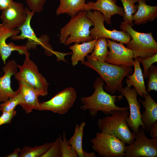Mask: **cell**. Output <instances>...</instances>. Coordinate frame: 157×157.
Here are the masks:
<instances>
[{"label":"cell","mask_w":157,"mask_h":157,"mask_svg":"<svg viewBox=\"0 0 157 157\" xmlns=\"http://www.w3.org/2000/svg\"><path fill=\"white\" fill-rule=\"evenodd\" d=\"M21 150V149L20 148H17L14 149L12 153L7 155L6 156L7 157H19Z\"/></svg>","instance_id":"37"},{"label":"cell","mask_w":157,"mask_h":157,"mask_svg":"<svg viewBox=\"0 0 157 157\" xmlns=\"http://www.w3.org/2000/svg\"><path fill=\"white\" fill-rule=\"evenodd\" d=\"M86 124L84 121L81 122L80 125L76 124L74 134L68 140L69 144L75 150L79 157H83L84 150L82 147V140Z\"/></svg>","instance_id":"24"},{"label":"cell","mask_w":157,"mask_h":157,"mask_svg":"<svg viewBox=\"0 0 157 157\" xmlns=\"http://www.w3.org/2000/svg\"><path fill=\"white\" fill-rule=\"evenodd\" d=\"M106 40L109 51L106 62L116 65L133 66L134 57L131 49L125 47L122 43H118L109 39Z\"/></svg>","instance_id":"11"},{"label":"cell","mask_w":157,"mask_h":157,"mask_svg":"<svg viewBox=\"0 0 157 157\" xmlns=\"http://www.w3.org/2000/svg\"><path fill=\"white\" fill-rule=\"evenodd\" d=\"M87 12H79L60 29L59 40L61 44L68 45L73 43H82L93 40L90 30L94 23L87 16Z\"/></svg>","instance_id":"3"},{"label":"cell","mask_w":157,"mask_h":157,"mask_svg":"<svg viewBox=\"0 0 157 157\" xmlns=\"http://www.w3.org/2000/svg\"><path fill=\"white\" fill-rule=\"evenodd\" d=\"M62 157H78L75 150L69 144L66 137V133L63 134L62 138L59 135Z\"/></svg>","instance_id":"28"},{"label":"cell","mask_w":157,"mask_h":157,"mask_svg":"<svg viewBox=\"0 0 157 157\" xmlns=\"http://www.w3.org/2000/svg\"><path fill=\"white\" fill-rule=\"evenodd\" d=\"M87 15L94 23L93 28L90 30V36L93 40L103 38L110 39L126 44L131 40L130 35L124 31L115 29L111 31L106 29L104 24L105 17L100 12L90 10L87 12Z\"/></svg>","instance_id":"8"},{"label":"cell","mask_w":157,"mask_h":157,"mask_svg":"<svg viewBox=\"0 0 157 157\" xmlns=\"http://www.w3.org/2000/svg\"><path fill=\"white\" fill-rule=\"evenodd\" d=\"M1 57V55H0V58ZM2 74V73H0V76H1V75Z\"/></svg>","instance_id":"39"},{"label":"cell","mask_w":157,"mask_h":157,"mask_svg":"<svg viewBox=\"0 0 157 157\" xmlns=\"http://www.w3.org/2000/svg\"><path fill=\"white\" fill-rule=\"evenodd\" d=\"M110 115L98 120L97 125L101 132L114 135L128 145L131 144L135 140V134L127 123L129 115L128 110H115Z\"/></svg>","instance_id":"4"},{"label":"cell","mask_w":157,"mask_h":157,"mask_svg":"<svg viewBox=\"0 0 157 157\" xmlns=\"http://www.w3.org/2000/svg\"><path fill=\"white\" fill-rule=\"evenodd\" d=\"M106 40L103 38L97 39L93 51L89 55L91 58L100 61H106L109 51Z\"/></svg>","instance_id":"25"},{"label":"cell","mask_w":157,"mask_h":157,"mask_svg":"<svg viewBox=\"0 0 157 157\" xmlns=\"http://www.w3.org/2000/svg\"><path fill=\"white\" fill-rule=\"evenodd\" d=\"M137 11L132 17L134 24L139 25L154 20L157 17V6L148 5L146 0H137Z\"/></svg>","instance_id":"20"},{"label":"cell","mask_w":157,"mask_h":157,"mask_svg":"<svg viewBox=\"0 0 157 157\" xmlns=\"http://www.w3.org/2000/svg\"><path fill=\"white\" fill-rule=\"evenodd\" d=\"M137 58L143 65L144 71L143 74L144 78L145 79L147 78L149 69L153 63L157 62V53L146 58H142L140 57Z\"/></svg>","instance_id":"32"},{"label":"cell","mask_w":157,"mask_h":157,"mask_svg":"<svg viewBox=\"0 0 157 157\" xmlns=\"http://www.w3.org/2000/svg\"><path fill=\"white\" fill-rule=\"evenodd\" d=\"M104 81L101 76L96 78L93 85L94 89L93 94L81 98V109L88 110L90 115L93 117H96L99 111L108 115L115 110H128L129 107H120L115 104L117 98L121 99L122 96L118 97L108 93L104 90Z\"/></svg>","instance_id":"1"},{"label":"cell","mask_w":157,"mask_h":157,"mask_svg":"<svg viewBox=\"0 0 157 157\" xmlns=\"http://www.w3.org/2000/svg\"><path fill=\"white\" fill-rule=\"evenodd\" d=\"M121 0L124 7V22L132 26H133L134 24L132 20V17L133 15L135 14L137 11V5H135V3L137 2V0Z\"/></svg>","instance_id":"27"},{"label":"cell","mask_w":157,"mask_h":157,"mask_svg":"<svg viewBox=\"0 0 157 157\" xmlns=\"http://www.w3.org/2000/svg\"><path fill=\"white\" fill-rule=\"evenodd\" d=\"M47 0H26L28 8L34 13H40Z\"/></svg>","instance_id":"33"},{"label":"cell","mask_w":157,"mask_h":157,"mask_svg":"<svg viewBox=\"0 0 157 157\" xmlns=\"http://www.w3.org/2000/svg\"><path fill=\"white\" fill-rule=\"evenodd\" d=\"M119 27L131 37L126 47L132 51L134 58L137 57L146 58L157 53V43L151 32H138L133 29L130 24L124 21L121 22Z\"/></svg>","instance_id":"5"},{"label":"cell","mask_w":157,"mask_h":157,"mask_svg":"<svg viewBox=\"0 0 157 157\" xmlns=\"http://www.w3.org/2000/svg\"><path fill=\"white\" fill-rule=\"evenodd\" d=\"M27 13V17L25 23L17 28L21 31L19 35H15L11 37L13 40L27 39V42L25 44L28 50L31 49H35L38 45L41 46L42 40L41 37L38 38L30 25L31 20L35 13L30 10L27 7H25Z\"/></svg>","instance_id":"16"},{"label":"cell","mask_w":157,"mask_h":157,"mask_svg":"<svg viewBox=\"0 0 157 157\" xmlns=\"http://www.w3.org/2000/svg\"><path fill=\"white\" fill-rule=\"evenodd\" d=\"M14 2L13 0H0V10L2 11L5 10Z\"/></svg>","instance_id":"35"},{"label":"cell","mask_w":157,"mask_h":157,"mask_svg":"<svg viewBox=\"0 0 157 157\" xmlns=\"http://www.w3.org/2000/svg\"><path fill=\"white\" fill-rule=\"evenodd\" d=\"M87 60L81 64L97 72L103 79L106 85L104 88L113 95L118 91L121 93L123 90L122 81L127 75L133 72L131 67L112 65L106 62L100 61L86 56Z\"/></svg>","instance_id":"2"},{"label":"cell","mask_w":157,"mask_h":157,"mask_svg":"<svg viewBox=\"0 0 157 157\" xmlns=\"http://www.w3.org/2000/svg\"><path fill=\"white\" fill-rule=\"evenodd\" d=\"M97 40L95 39L81 44L75 43L69 47L72 51L71 60L72 66H76L79 61L82 62L85 60V57L93 51Z\"/></svg>","instance_id":"23"},{"label":"cell","mask_w":157,"mask_h":157,"mask_svg":"<svg viewBox=\"0 0 157 157\" xmlns=\"http://www.w3.org/2000/svg\"><path fill=\"white\" fill-rule=\"evenodd\" d=\"M147 1H149V0H147Z\"/></svg>","instance_id":"40"},{"label":"cell","mask_w":157,"mask_h":157,"mask_svg":"<svg viewBox=\"0 0 157 157\" xmlns=\"http://www.w3.org/2000/svg\"><path fill=\"white\" fill-rule=\"evenodd\" d=\"M148 77V81L147 92L149 93L151 90L157 91V67L152 65L149 69Z\"/></svg>","instance_id":"30"},{"label":"cell","mask_w":157,"mask_h":157,"mask_svg":"<svg viewBox=\"0 0 157 157\" xmlns=\"http://www.w3.org/2000/svg\"><path fill=\"white\" fill-rule=\"evenodd\" d=\"M120 93L121 95L125 97L129 106L130 114L127 120V125L135 134L140 126L144 129L141 120V105L137 99L138 94L134 87L131 89L126 86Z\"/></svg>","instance_id":"12"},{"label":"cell","mask_w":157,"mask_h":157,"mask_svg":"<svg viewBox=\"0 0 157 157\" xmlns=\"http://www.w3.org/2000/svg\"><path fill=\"white\" fill-rule=\"evenodd\" d=\"M0 18L2 24L11 30L17 29L25 22L27 11L23 4L14 2L8 7L2 11Z\"/></svg>","instance_id":"13"},{"label":"cell","mask_w":157,"mask_h":157,"mask_svg":"<svg viewBox=\"0 0 157 157\" xmlns=\"http://www.w3.org/2000/svg\"><path fill=\"white\" fill-rule=\"evenodd\" d=\"M52 144L53 142L34 147H24L21 149L19 157H41L49 149Z\"/></svg>","instance_id":"26"},{"label":"cell","mask_w":157,"mask_h":157,"mask_svg":"<svg viewBox=\"0 0 157 157\" xmlns=\"http://www.w3.org/2000/svg\"><path fill=\"white\" fill-rule=\"evenodd\" d=\"M17 93V94L14 97L0 104V110L2 112H9L15 110L17 105H20L22 103V99L21 95Z\"/></svg>","instance_id":"29"},{"label":"cell","mask_w":157,"mask_h":157,"mask_svg":"<svg viewBox=\"0 0 157 157\" xmlns=\"http://www.w3.org/2000/svg\"><path fill=\"white\" fill-rule=\"evenodd\" d=\"M97 156L94 152H88L84 151L83 157H97Z\"/></svg>","instance_id":"38"},{"label":"cell","mask_w":157,"mask_h":157,"mask_svg":"<svg viewBox=\"0 0 157 157\" xmlns=\"http://www.w3.org/2000/svg\"><path fill=\"white\" fill-rule=\"evenodd\" d=\"M92 147L100 156L104 157H124L126 144L115 136L108 133H96L90 139Z\"/></svg>","instance_id":"7"},{"label":"cell","mask_w":157,"mask_h":157,"mask_svg":"<svg viewBox=\"0 0 157 157\" xmlns=\"http://www.w3.org/2000/svg\"><path fill=\"white\" fill-rule=\"evenodd\" d=\"M20 32L18 29L11 30L5 27L2 24H0V55L5 65L6 63V60L13 51H18L20 54L30 55L25 45H16L12 42L8 44L6 42L8 38L17 35Z\"/></svg>","instance_id":"14"},{"label":"cell","mask_w":157,"mask_h":157,"mask_svg":"<svg viewBox=\"0 0 157 157\" xmlns=\"http://www.w3.org/2000/svg\"><path fill=\"white\" fill-rule=\"evenodd\" d=\"M143 97L144 101L139 99L145 108L141 113V120L145 131L148 132L157 120V104L148 93Z\"/></svg>","instance_id":"18"},{"label":"cell","mask_w":157,"mask_h":157,"mask_svg":"<svg viewBox=\"0 0 157 157\" xmlns=\"http://www.w3.org/2000/svg\"><path fill=\"white\" fill-rule=\"evenodd\" d=\"M19 87L17 91L21 95L22 103L20 105L27 114L33 110H39L40 103L39 95L31 88L22 82H18Z\"/></svg>","instance_id":"19"},{"label":"cell","mask_w":157,"mask_h":157,"mask_svg":"<svg viewBox=\"0 0 157 157\" xmlns=\"http://www.w3.org/2000/svg\"><path fill=\"white\" fill-rule=\"evenodd\" d=\"M116 2V0H97L95 2L90 1L87 3L90 11L100 12L105 17L106 22L110 25L112 16L118 14L123 16L124 15L123 8L117 6Z\"/></svg>","instance_id":"17"},{"label":"cell","mask_w":157,"mask_h":157,"mask_svg":"<svg viewBox=\"0 0 157 157\" xmlns=\"http://www.w3.org/2000/svg\"><path fill=\"white\" fill-rule=\"evenodd\" d=\"M60 4L56 11L57 15L66 14L71 17L81 11H90L85 0H59Z\"/></svg>","instance_id":"22"},{"label":"cell","mask_w":157,"mask_h":157,"mask_svg":"<svg viewBox=\"0 0 157 157\" xmlns=\"http://www.w3.org/2000/svg\"><path fill=\"white\" fill-rule=\"evenodd\" d=\"M145 131L142 126H140L134 142L126 146L125 157H157V138L148 139Z\"/></svg>","instance_id":"9"},{"label":"cell","mask_w":157,"mask_h":157,"mask_svg":"<svg viewBox=\"0 0 157 157\" xmlns=\"http://www.w3.org/2000/svg\"><path fill=\"white\" fill-rule=\"evenodd\" d=\"M76 90L72 87L58 92L50 100L40 103L39 111H48L64 115L74 105L77 98Z\"/></svg>","instance_id":"10"},{"label":"cell","mask_w":157,"mask_h":157,"mask_svg":"<svg viewBox=\"0 0 157 157\" xmlns=\"http://www.w3.org/2000/svg\"><path fill=\"white\" fill-rule=\"evenodd\" d=\"M26 58L22 65H17L19 71L14 75L18 82H22L34 90L39 96H47L49 84L40 73L36 64L29 58Z\"/></svg>","instance_id":"6"},{"label":"cell","mask_w":157,"mask_h":157,"mask_svg":"<svg viewBox=\"0 0 157 157\" xmlns=\"http://www.w3.org/2000/svg\"></svg>","instance_id":"41"},{"label":"cell","mask_w":157,"mask_h":157,"mask_svg":"<svg viewBox=\"0 0 157 157\" xmlns=\"http://www.w3.org/2000/svg\"><path fill=\"white\" fill-rule=\"evenodd\" d=\"M150 136L152 138H157V122L156 121L150 130Z\"/></svg>","instance_id":"36"},{"label":"cell","mask_w":157,"mask_h":157,"mask_svg":"<svg viewBox=\"0 0 157 157\" xmlns=\"http://www.w3.org/2000/svg\"><path fill=\"white\" fill-rule=\"evenodd\" d=\"M41 157H62L59 136L53 142L49 149Z\"/></svg>","instance_id":"31"},{"label":"cell","mask_w":157,"mask_h":157,"mask_svg":"<svg viewBox=\"0 0 157 157\" xmlns=\"http://www.w3.org/2000/svg\"><path fill=\"white\" fill-rule=\"evenodd\" d=\"M2 113L0 116V126L4 124H10L17 112L14 110L9 112H3Z\"/></svg>","instance_id":"34"},{"label":"cell","mask_w":157,"mask_h":157,"mask_svg":"<svg viewBox=\"0 0 157 157\" xmlns=\"http://www.w3.org/2000/svg\"><path fill=\"white\" fill-rule=\"evenodd\" d=\"M133 63L134 69L133 74L127 75L126 79L127 87L133 86L139 96L143 98L144 95L148 93L147 92L144 84V78L142 71L140 67V61L137 57L134 58Z\"/></svg>","instance_id":"21"},{"label":"cell","mask_w":157,"mask_h":157,"mask_svg":"<svg viewBox=\"0 0 157 157\" xmlns=\"http://www.w3.org/2000/svg\"><path fill=\"white\" fill-rule=\"evenodd\" d=\"M17 65L16 61L12 60L8 61L3 67L4 74L0 76V103L7 101L15 96L17 93L11 87V77L17 72Z\"/></svg>","instance_id":"15"}]
</instances>
